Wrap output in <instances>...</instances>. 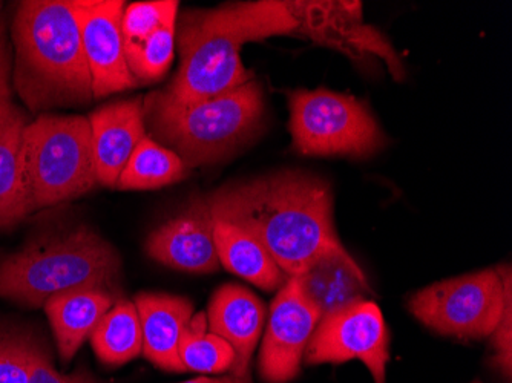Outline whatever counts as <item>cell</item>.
<instances>
[{"mask_svg": "<svg viewBox=\"0 0 512 383\" xmlns=\"http://www.w3.org/2000/svg\"><path fill=\"white\" fill-rule=\"evenodd\" d=\"M177 22L169 23L152 34L140 48L126 54L129 71L135 82L154 83L168 73L174 60Z\"/></svg>", "mask_w": 512, "mask_h": 383, "instance_id": "25", "label": "cell"}, {"mask_svg": "<svg viewBox=\"0 0 512 383\" xmlns=\"http://www.w3.org/2000/svg\"><path fill=\"white\" fill-rule=\"evenodd\" d=\"M206 313H198L184 328L180 341V359L186 371L204 374L226 373L235 362V353L217 334L207 331Z\"/></svg>", "mask_w": 512, "mask_h": 383, "instance_id": "23", "label": "cell"}, {"mask_svg": "<svg viewBox=\"0 0 512 383\" xmlns=\"http://www.w3.org/2000/svg\"><path fill=\"white\" fill-rule=\"evenodd\" d=\"M206 316L211 333L223 338L234 350L235 362L227 373L240 382L250 383V359L266 319L263 302L241 285L226 284L212 296Z\"/></svg>", "mask_w": 512, "mask_h": 383, "instance_id": "15", "label": "cell"}, {"mask_svg": "<svg viewBox=\"0 0 512 383\" xmlns=\"http://www.w3.org/2000/svg\"><path fill=\"white\" fill-rule=\"evenodd\" d=\"M120 258L88 227L36 239L0 262V298L43 307L57 293L79 289L111 292L120 281Z\"/></svg>", "mask_w": 512, "mask_h": 383, "instance_id": "5", "label": "cell"}, {"mask_svg": "<svg viewBox=\"0 0 512 383\" xmlns=\"http://www.w3.org/2000/svg\"><path fill=\"white\" fill-rule=\"evenodd\" d=\"M289 2H237L183 14L175 30L180 68L160 91L175 103H194L234 91L252 80L241 60L246 43L298 33Z\"/></svg>", "mask_w": 512, "mask_h": 383, "instance_id": "2", "label": "cell"}, {"mask_svg": "<svg viewBox=\"0 0 512 383\" xmlns=\"http://www.w3.org/2000/svg\"><path fill=\"white\" fill-rule=\"evenodd\" d=\"M123 13L125 2L120 0H79L80 34L94 99L137 86L126 62Z\"/></svg>", "mask_w": 512, "mask_h": 383, "instance_id": "11", "label": "cell"}, {"mask_svg": "<svg viewBox=\"0 0 512 383\" xmlns=\"http://www.w3.org/2000/svg\"><path fill=\"white\" fill-rule=\"evenodd\" d=\"M293 16L298 19V33H304L318 43H329L344 53H368L384 57L391 74L404 76L393 48L381 33L362 23L361 2H289Z\"/></svg>", "mask_w": 512, "mask_h": 383, "instance_id": "12", "label": "cell"}, {"mask_svg": "<svg viewBox=\"0 0 512 383\" xmlns=\"http://www.w3.org/2000/svg\"><path fill=\"white\" fill-rule=\"evenodd\" d=\"M143 331V353L152 364L166 371H186L180 359L184 328L194 316V305L180 296L142 293L135 298Z\"/></svg>", "mask_w": 512, "mask_h": 383, "instance_id": "16", "label": "cell"}, {"mask_svg": "<svg viewBox=\"0 0 512 383\" xmlns=\"http://www.w3.org/2000/svg\"><path fill=\"white\" fill-rule=\"evenodd\" d=\"M28 383H96V380L86 371H80L74 376H65L54 370L45 351L36 342L31 341L28 348Z\"/></svg>", "mask_w": 512, "mask_h": 383, "instance_id": "28", "label": "cell"}, {"mask_svg": "<svg viewBox=\"0 0 512 383\" xmlns=\"http://www.w3.org/2000/svg\"><path fill=\"white\" fill-rule=\"evenodd\" d=\"M178 5L172 0H149L125 7L122 20L125 56L140 48L160 28L177 22Z\"/></svg>", "mask_w": 512, "mask_h": 383, "instance_id": "24", "label": "cell"}, {"mask_svg": "<svg viewBox=\"0 0 512 383\" xmlns=\"http://www.w3.org/2000/svg\"><path fill=\"white\" fill-rule=\"evenodd\" d=\"M146 252L163 266L189 273H212L220 267L214 241V218L207 201L197 198L177 217L149 235Z\"/></svg>", "mask_w": 512, "mask_h": 383, "instance_id": "13", "label": "cell"}, {"mask_svg": "<svg viewBox=\"0 0 512 383\" xmlns=\"http://www.w3.org/2000/svg\"><path fill=\"white\" fill-rule=\"evenodd\" d=\"M31 339L0 333V383H28V348Z\"/></svg>", "mask_w": 512, "mask_h": 383, "instance_id": "26", "label": "cell"}, {"mask_svg": "<svg viewBox=\"0 0 512 383\" xmlns=\"http://www.w3.org/2000/svg\"><path fill=\"white\" fill-rule=\"evenodd\" d=\"M92 348L106 365H123L143 351V331L135 304L119 301L91 334Z\"/></svg>", "mask_w": 512, "mask_h": 383, "instance_id": "21", "label": "cell"}, {"mask_svg": "<svg viewBox=\"0 0 512 383\" xmlns=\"http://www.w3.org/2000/svg\"><path fill=\"white\" fill-rule=\"evenodd\" d=\"M114 304V295L106 290L79 289L57 293L43 304L56 336L63 361L76 356L86 338L96 330Z\"/></svg>", "mask_w": 512, "mask_h": 383, "instance_id": "17", "label": "cell"}, {"mask_svg": "<svg viewBox=\"0 0 512 383\" xmlns=\"http://www.w3.org/2000/svg\"><path fill=\"white\" fill-rule=\"evenodd\" d=\"M212 218L255 236L289 278L319 259L348 253L333 224L329 183L298 171H281L227 184L206 198Z\"/></svg>", "mask_w": 512, "mask_h": 383, "instance_id": "1", "label": "cell"}, {"mask_svg": "<svg viewBox=\"0 0 512 383\" xmlns=\"http://www.w3.org/2000/svg\"><path fill=\"white\" fill-rule=\"evenodd\" d=\"M22 158L34 210L73 200L96 186V160L86 117L42 115L28 123Z\"/></svg>", "mask_w": 512, "mask_h": 383, "instance_id": "6", "label": "cell"}, {"mask_svg": "<svg viewBox=\"0 0 512 383\" xmlns=\"http://www.w3.org/2000/svg\"><path fill=\"white\" fill-rule=\"evenodd\" d=\"M13 83L31 111L88 105L91 74L83 53L79 0H28L13 22Z\"/></svg>", "mask_w": 512, "mask_h": 383, "instance_id": "3", "label": "cell"}, {"mask_svg": "<svg viewBox=\"0 0 512 383\" xmlns=\"http://www.w3.org/2000/svg\"><path fill=\"white\" fill-rule=\"evenodd\" d=\"M388 347L390 333L381 308L368 299H359L321 316L304 356L312 365L358 359L368 368L375 383H385L390 359Z\"/></svg>", "mask_w": 512, "mask_h": 383, "instance_id": "9", "label": "cell"}, {"mask_svg": "<svg viewBox=\"0 0 512 383\" xmlns=\"http://www.w3.org/2000/svg\"><path fill=\"white\" fill-rule=\"evenodd\" d=\"M143 108L152 140L175 152L188 169L224 160L263 128V91L256 80L194 103L171 102L152 92Z\"/></svg>", "mask_w": 512, "mask_h": 383, "instance_id": "4", "label": "cell"}, {"mask_svg": "<svg viewBox=\"0 0 512 383\" xmlns=\"http://www.w3.org/2000/svg\"><path fill=\"white\" fill-rule=\"evenodd\" d=\"M28 120L19 109L0 120V229L16 226L34 212L23 172V131Z\"/></svg>", "mask_w": 512, "mask_h": 383, "instance_id": "19", "label": "cell"}, {"mask_svg": "<svg viewBox=\"0 0 512 383\" xmlns=\"http://www.w3.org/2000/svg\"><path fill=\"white\" fill-rule=\"evenodd\" d=\"M88 120L96 160L97 183L117 187L129 158L148 137L142 99L103 106L92 112Z\"/></svg>", "mask_w": 512, "mask_h": 383, "instance_id": "14", "label": "cell"}, {"mask_svg": "<svg viewBox=\"0 0 512 383\" xmlns=\"http://www.w3.org/2000/svg\"><path fill=\"white\" fill-rule=\"evenodd\" d=\"M476 383H482V382H476Z\"/></svg>", "mask_w": 512, "mask_h": 383, "instance_id": "31", "label": "cell"}, {"mask_svg": "<svg viewBox=\"0 0 512 383\" xmlns=\"http://www.w3.org/2000/svg\"><path fill=\"white\" fill-rule=\"evenodd\" d=\"M10 73V57L5 45L4 31L0 30V120L16 108L11 100Z\"/></svg>", "mask_w": 512, "mask_h": 383, "instance_id": "29", "label": "cell"}, {"mask_svg": "<svg viewBox=\"0 0 512 383\" xmlns=\"http://www.w3.org/2000/svg\"><path fill=\"white\" fill-rule=\"evenodd\" d=\"M502 269H488L436 282L417 292L408 308L422 324L445 336L488 338L505 308Z\"/></svg>", "mask_w": 512, "mask_h": 383, "instance_id": "8", "label": "cell"}, {"mask_svg": "<svg viewBox=\"0 0 512 383\" xmlns=\"http://www.w3.org/2000/svg\"><path fill=\"white\" fill-rule=\"evenodd\" d=\"M321 311L307 298L298 278L287 279L279 289L264 334L260 373L266 382L295 379Z\"/></svg>", "mask_w": 512, "mask_h": 383, "instance_id": "10", "label": "cell"}, {"mask_svg": "<svg viewBox=\"0 0 512 383\" xmlns=\"http://www.w3.org/2000/svg\"><path fill=\"white\" fill-rule=\"evenodd\" d=\"M214 241L221 264L256 287L275 292L289 279L263 244L237 224L214 218Z\"/></svg>", "mask_w": 512, "mask_h": 383, "instance_id": "18", "label": "cell"}, {"mask_svg": "<svg viewBox=\"0 0 512 383\" xmlns=\"http://www.w3.org/2000/svg\"><path fill=\"white\" fill-rule=\"evenodd\" d=\"M290 132L309 157L364 158L384 148L385 135L365 103L329 89L289 92Z\"/></svg>", "mask_w": 512, "mask_h": 383, "instance_id": "7", "label": "cell"}, {"mask_svg": "<svg viewBox=\"0 0 512 383\" xmlns=\"http://www.w3.org/2000/svg\"><path fill=\"white\" fill-rule=\"evenodd\" d=\"M188 174V167L175 152L146 137L129 158L117 187L122 190L160 189L183 180Z\"/></svg>", "mask_w": 512, "mask_h": 383, "instance_id": "22", "label": "cell"}, {"mask_svg": "<svg viewBox=\"0 0 512 383\" xmlns=\"http://www.w3.org/2000/svg\"><path fill=\"white\" fill-rule=\"evenodd\" d=\"M183 383H244L240 380L234 379V377L227 374V376L220 377V379H212V377H198V379L188 380ZM252 383V382H250Z\"/></svg>", "mask_w": 512, "mask_h": 383, "instance_id": "30", "label": "cell"}, {"mask_svg": "<svg viewBox=\"0 0 512 383\" xmlns=\"http://www.w3.org/2000/svg\"><path fill=\"white\" fill-rule=\"evenodd\" d=\"M505 276L506 299L505 308L500 316L499 324L493 331V345L496 350L494 364L506 376L511 377L512 371V276L511 267H500Z\"/></svg>", "mask_w": 512, "mask_h": 383, "instance_id": "27", "label": "cell"}, {"mask_svg": "<svg viewBox=\"0 0 512 383\" xmlns=\"http://www.w3.org/2000/svg\"><path fill=\"white\" fill-rule=\"evenodd\" d=\"M296 278L321 316L365 299V293L370 292L367 278L348 253L325 256Z\"/></svg>", "mask_w": 512, "mask_h": 383, "instance_id": "20", "label": "cell"}]
</instances>
